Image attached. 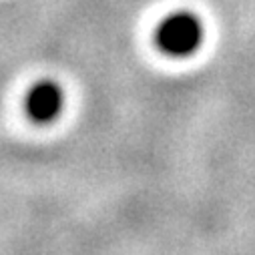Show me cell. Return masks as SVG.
I'll return each instance as SVG.
<instances>
[{
	"instance_id": "1",
	"label": "cell",
	"mask_w": 255,
	"mask_h": 255,
	"mask_svg": "<svg viewBox=\"0 0 255 255\" xmlns=\"http://www.w3.org/2000/svg\"><path fill=\"white\" fill-rule=\"evenodd\" d=\"M203 38V26L199 18L189 12L169 16L157 30V42L161 50L173 56H185L199 48Z\"/></svg>"
},
{
	"instance_id": "2",
	"label": "cell",
	"mask_w": 255,
	"mask_h": 255,
	"mask_svg": "<svg viewBox=\"0 0 255 255\" xmlns=\"http://www.w3.org/2000/svg\"><path fill=\"white\" fill-rule=\"evenodd\" d=\"M60 107H62V93L52 83H40V85H36L30 91L28 101H26L28 115L34 121H38V123L52 121L60 113Z\"/></svg>"
}]
</instances>
